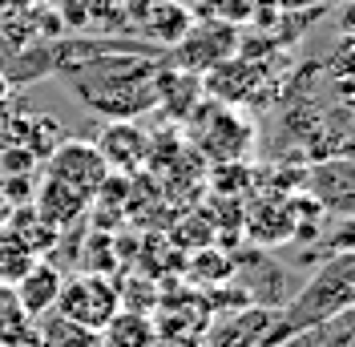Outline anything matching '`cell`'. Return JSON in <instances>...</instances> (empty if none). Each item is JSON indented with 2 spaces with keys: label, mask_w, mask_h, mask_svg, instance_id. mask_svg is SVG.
<instances>
[{
  "label": "cell",
  "mask_w": 355,
  "mask_h": 347,
  "mask_svg": "<svg viewBox=\"0 0 355 347\" xmlns=\"http://www.w3.org/2000/svg\"><path fill=\"white\" fill-rule=\"evenodd\" d=\"M28 266H33V255L24 251V242L17 239L8 226H0V282H4V287H12Z\"/></svg>",
  "instance_id": "2e32d148"
},
{
  "label": "cell",
  "mask_w": 355,
  "mask_h": 347,
  "mask_svg": "<svg viewBox=\"0 0 355 347\" xmlns=\"http://www.w3.org/2000/svg\"><path fill=\"white\" fill-rule=\"evenodd\" d=\"M89 202L85 194H77V190H69L61 182H53V178H44L41 174V186H37V202H33V210L49 222V226H57L61 235H65L69 226H77L81 218L89 214Z\"/></svg>",
  "instance_id": "30bf717a"
},
{
  "label": "cell",
  "mask_w": 355,
  "mask_h": 347,
  "mask_svg": "<svg viewBox=\"0 0 355 347\" xmlns=\"http://www.w3.org/2000/svg\"><path fill=\"white\" fill-rule=\"evenodd\" d=\"M37 344L41 347H101V335L93 327H81L73 319H65V315H53V319L41 323Z\"/></svg>",
  "instance_id": "5bb4252c"
},
{
  "label": "cell",
  "mask_w": 355,
  "mask_h": 347,
  "mask_svg": "<svg viewBox=\"0 0 355 347\" xmlns=\"http://www.w3.org/2000/svg\"><path fill=\"white\" fill-rule=\"evenodd\" d=\"M41 174L44 178H53V182H61L69 190H77V194H85L93 202V194L101 190V182L110 178V166H105V158L97 150V142H77V137H61V146L49 153L41 162Z\"/></svg>",
  "instance_id": "8992f818"
},
{
  "label": "cell",
  "mask_w": 355,
  "mask_h": 347,
  "mask_svg": "<svg viewBox=\"0 0 355 347\" xmlns=\"http://www.w3.org/2000/svg\"><path fill=\"white\" fill-rule=\"evenodd\" d=\"M190 121V146L198 153H206L210 162H243L250 146H254V130L243 113L226 101L206 97L194 105V113L186 117Z\"/></svg>",
  "instance_id": "3957f363"
},
{
  "label": "cell",
  "mask_w": 355,
  "mask_h": 347,
  "mask_svg": "<svg viewBox=\"0 0 355 347\" xmlns=\"http://www.w3.org/2000/svg\"><path fill=\"white\" fill-rule=\"evenodd\" d=\"M315 186V202L327 210H355V166L352 162H327L311 174Z\"/></svg>",
  "instance_id": "7c38bea8"
},
{
  "label": "cell",
  "mask_w": 355,
  "mask_h": 347,
  "mask_svg": "<svg viewBox=\"0 0 355 347\" xmlns=\"http://www.w3.org/2000/svg\"><path fill=\"white\" fill-rule=\"evenodd\" d=\"M283 12H315V8H323L327 0H275Z\"/></svg>",
  "instance_id": "ac0fdd59"
},
{
  "label": "cell",
  "mask_w": 355,
  "mask_h": 347,
  "mask_svg": "<svg viewBox=\"0 0 355 347\" xmlns=\"http://www.w3.org/2000/svg\"><path fill=\"white\" fill-rule=\"evenodd\" d=\"M61 279H65V275H61L49 259H33V266L12 282V295H17V303H21V311L28 319H41V315H49V311L57 307Z\"/></svg>",
  "instance_id": "ba28073f"
},
{
  "label": "cell",
  "mask_w": 355,
  "mask_h": 347,
  "mask_svg": "<svg viewBox=\"0 0 355 347\" xmlns=\"http://www.w3.org/2000/svg\"><path fill=\"white\" fill-rule=\"evenodd\" d=\"M8 214H12V202H8V198L0 194V226H4V222H8Z\"/></svg>",
  "instance_id": "d6986e66"
},
{
  "label": "cell",
  "mask_w": 355,
  "mask_h": 347,
  "mask_svg": "<svg viewBox=\"0 0 355 347\" xmlns=\"http://www.w3.org/2000/svg\"><path fill=\"white\" fill-rule=\"evenodd\" d=\"M4 97H8V73L0 69V101H4Z\"/></svg>",
  "instance_id": "ffe728a7"
},
{
  "label": "cell",
  "mask_w": 355,
  "mask_h": 347,
  "mask_svg": "<svg viewBox=\"0 0 355 347\" xmlns=\"http://www.w3.org/2000/svg\"><path fill=\"white\" fill-rule=\"evenodd\" d=\"M97 150H101V158H105V166L113 174L130 178L150 158V133L141 130L137 121H110L105 133H101V142H97Z\"/></svg>",
  "instance_id": "52a82bcc"
},
{
  "label": "cell",
  "mask_w": 355,
  "mask_h": 347,
  "mask_svg": "<svg viewBox=\"0 0 355 347\" xmlns=\"http://www.w3.org/2000/svg\"><path fill=\"white\" fill-rule=\"evenodd\" d=\"M230 275H234V259H230V255H222L218 246H198V251L190 255V279L202 282L206 291L222 287Z\"/></svg>",
  "instance_id": "9a60e30c"
},
{
  "label": "cell",
  "mask_w": 355,
  "mask_h": 347,
  "mask_svg": "<svg viewBox=\"0 0 355 347\" xmlns=\"http://www.w3.org/2000/svg\"><path fill=\"white\" fill-rule=\"evenodd\" d=\"M243 230L259 242H283L295 235V206L287 194H263L254 206L243 210Z\"/></svg>",
  "instance_id": "9c48e42d"
},
{
  "label": "cell",
  "mask_w": 355,
  "mask_h": 347,
  "mask_svg": "<svg viewBox=\"0 0 355 347\" xmlns=\"http://www.w3.org/2000/svg\"><path fill=\"white\" fill-rule=\"evenodd\" d=\"M239 49H243L239 28L230 21H222V17H210V21H194L190 33L174 44V65L194 73V77H206L222 61L239 57Z\"/></svg>",
  "instance_id": "5b68a950"
},
{
  "label": "cell",
  "mask_w": 355,
  "mask_h": 347,
  "mask_svg": "<svg viewBox=\"0 0 355 347\" xmlns=\"http://www.w3.org/2000/svg\"><path fill=\"white\" fill-rule=\"evenodd\" d=\"M65 85L81 105L97 109L110 121H137L157 105L162 65L137 53H97L77 65H61Z\"/></svg>",
  "instance_id": "6da1fadb"
},
{
  "label": "cell",
  "mask_w": 355,
  "mask_h": 347,
  "mask_svg": "<svg viewBox=\"0 0 355 347\" xmlns=\"http://www.w3.org/2000/svg\"><path fill=\"white\" fill-rule=\"evenodd\" d=\"M141 33L157 44H170L174 49L186 33H190V24H194V12L182 4V0H157L150 8H141Z\"/></svg>",
  "instance_id": "8fae6325"
},
{
  "label": "cell",
  "mask_w": 355,
  "mask_h": 347,
  "mask_svg": "<svg viewBox=\"0 0 355 347\" xmlns=\"http://www.w3.org/2000/svg\"><path fill=\"white\" fill-rule=\"evenodd\" d=\"M352 307H355V251H343V255H335L327 266H319L315 279L287 303L283 327H279V335H270V344H279L283 335L315 331V327L339 319V315L352 311Z\"/></svg>",
  "instance_id": "7a4b0ae2"
},
{
  "label": "cell",
  "mask_w": 355,
  "mask_h": 347,
  "mask_svg": "<svg viewBox=\"0 0 355 347\" xmlns=\"http://www.w3.org/2000/svg\"><path fill=\"white\" fill-rule=\"evenodd\" d=\"M97 335H101V347H157L154 319L146 311H130V307H121Z\"/></svg>",
  "instance_id": "4fadbf2b"
},
{
  "label": "cell",
  "mask_w": 355,
  "mask_h": 347,
  "mask_svg": "<svg viewBox=\"0 0 355 347\" xmlns=\"http://www.w3.org/2000/svg\"><path fill=\"white\" fill-rule=\"evenodd\" d=\"M49 0H0V12L12 17V12H41Z\"/></svg>",
  "instance_id": "e0dca14e"
},
{
  "label": "cell",
  "mask_w": 355,
  "mask_h": 347,
  "mask_svg": "<svg viewBox=\"0 0 355 347\" xmlns=\"http://www.w3.org/2000/svg\"><path fill=\"white\" fill-rule=\"evenodd\" d=\"M57 315H65L81 327H101L110 323L113 315L121 311V291L110 275H97V271H81L73 279H61V295H57Z\"/></svg>",
  "instance_id": "277c9868"
}]
</instances>
